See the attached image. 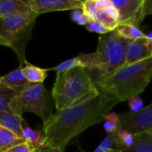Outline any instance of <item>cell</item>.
Returning <instances> with one entry per match:
<instances>
[{
  "label": "cell",
  "instance_id": "1",
  "mask_svg": "<svg viewBox=\"0 0 152 152\" xmlns=\"http://www.w3.org/2000/svg\"><path fill=\"white\" fill-rule=\"evenodd\" d=\"M119 102L103 93L88 98L54 114L44 121V147L65 150L69 142L89 126L104 120L105 116ZM43 147V148H44Z\"/></svg>",
  "mask_w": 152,
  "mask_h": 152
},
{
  "label": "cell",
  "instance_id": "2",
  "mask_svg": "<svg viewBox=\"0 0 152 152\" xmlns=\"http://www.w3.org/2000/svg\"><path fill=\"white\" fill-rule=\"evenodd\" d=\"M152 79V57L125 65L112 75L94 80L97 89L119 102L138 96L147 88Z\"/></svg>",
  "mask_w": 152,
  "mask_h": 152
},
{
  "label": "cell",
  "instance_id": "3",
  "mask_svg": "<svg viewBox=\"0 0 152 152\" xmlns=\"http://www.w3.org/2000/svg\"><path fill=\"white\" fill-rule=\"evenodd\" d=\"M99 94L90 70L83 67L57 73L52 90L57 110L69 108Z\"/></svg>",
  "mask_w": 152,
  "mask_h": 152
},
{
  "label": "cell",
  "instance_id": "4",
  "mask_svg": "<svg viewBox=\"0 0 152 152\" xmlns=\"http://www.w3.org/2000/svg\"><path fill=\"white\" fill-rule=\"evenodd\" d=\"M127 40L119 37L116 31L101 35L94 55V70L97 78L107 77L125 66V48Z\"/></svg>",
  "mask_w": 152,
  "mask_h": 152
},
{
  "label": "cell",
  "instance_id": "5",
  "mask_svg": "<svg viewBox=\"0 0 152 152\" xmlns=\"http://www.w3.org/2000/svg\"><path fill=\"white\" fill-rule=\"evenodd\" d=\"M38 14L31 12L29 13H15L0 18V35L5 38L10 47L15 52L22 67L27 61L25 59V48L30 39L32 28Z\"/></svg>",
  "mask_w": 152,
  "mask_h": 152
},
{
  "label": "cell",
  "instance_id": "6",
  "mask_svg": "<svg viewBox=\"0 0 152 152\" xmlns=\"http://www.w3.org/2000/svg\"><path fill=\"white\" fill-rule=\"evenodd\" d=\"M47 91L44 84L28 83L27 86L15 94L9 104L10 111L22 117L25 112L39 116L44 121L48 118Z\"/></svg>",
  "mask_w": 152,
  "mask_h": 152
},
{
  "label": "cell",
  "instance_id": "7",
  "mask_svg": "<svg viewBox=\"0 0 152 152\" xmlns=\"http://www.w3.org/2000/svg\"><path fill=\"white\" fill-rule=\"evenodd\" d=\"M121 129L135 134H152V103L136 113L131 111L118 114Z\"/></svg>",
  "mask_w": 152,
  "mask_h": 152
},
{
  "label": "cell",
  "instance_id": "8",
  "mask_svg": "<svg viewBox=\"0 0 152 152\" xmlns=\"http://www.w3.org/2000/svg\"><path fill=\"white\" fill-rule=\"evenodd\" d=\"M113 7L118 11L119 24H132L139 27L145 18V0H110Z\"/></svg>",
  "mask_w": 152,
  "mask_h": 152
},
{
  "label": "cell",
  "instance_id": "9",
  "mask_svg": "<svg viewBox=\"0 0 152 152\" xmlns=\"http://www.w3.org/2000/svg\"><path fill=\"white\" fill-rule=\"evenodd\" d=\"M26 2L31 11L38 15L55 11L82 10L83 7V1L80 0H27Z\"/></svg>",
  "mask_w": 152,
  "mask_h": 152
},
{
  "label": "cell",
  "instance_id": "10",
  "mask_svg": "<svg viewBox=\"0 0 152 152\" xmlns=\"http://www.w3.org/2000/svg\"><path fill=\"white\" fill-rule=\"evenodd\" d=\"M93 20L102 24L110 32L114 31L119 25L118 11L110 0H96V11Z\"/></svg>",
  "mask_w": 152,
  "mask_h": 152
},
{
  "label": "cell",
  "instance_id": "11",
  "mask_svg": "<svg viewBox=\"0 0 152 152\" xmlns=\"http://www.w3.org/2000/svg\"><path fill=\"white\" fill-rule=\"evenodd\" d=\"M152 53L149 47V41L145 38L127 41L125 48V65H131L149 58Z\"/></svg>",
  "mask_w": 152,
  "mask_h": 152
},
{
  "label": "cell",
  "instance_id": "12",
  "mask_svg": "<svg viewBox=\"0 0 152 152\" xmlns=\"http://www.w3.org/2000/svg\"><path fill=\"white\" fill-rule=\"evenodd\" d=\"M28 83V82L24 77L22 67H19L18 69L0 77L1 85L15 91L16 93L20 92Z\"/></svg>",
  "mask_w": 152,
  "mask_h": 152
},
{
  "label": "cell",
  "instance_id": "13",
  "mask_svg": "<svg viewBox=\"0 0 152 152\" xmlns=\"http://www.w3.org/2000/svg\"><path fill=\"white\" fill-rule=\"evenodd\" d=\"M31 9L26 1L0 0V18L15 13H29Z\"/></svg>",
  "mask_w": 152,
  "mask_h": 152
},
{
  "label": "cell",
  "instance_id": "14",
  "mask_svg": "<svg viewBox=\"0 0 152 152\" xmlns=\"http://www.w3.org/2000/svg\"><path fill=\"white\" fill-rule=\"evenodd\" d=\"M23 121L24 119L22 117L11 111L0 112V126L10 130L20 138H22L21 126Z\"/></svg>",
  "mask_w": 152,
  "mask_h": 152
},
{
  "label": "cell",
  "instance_id": "15",
  "mask_svg": "<svg viewBox=\"0 0 152 152\" xmlns=\"http://www.w3.org/2000/svg\"><path fill=\"white\" fill-rule=\"evenodd\" d=\"M24 64L25 66L22 67V71L27 81L33 84H43L47 77V74L49 71L48 69L38 68L32 65L31 63H28V61H26Z\"/></svg>",
  "mask_w": 152,
  "mask_h": 152
},
{
  "label": "cell",
  "instance_id": "16",
  "mask_svg": "<svg viewBox=\"0 0 152 152\" xmlns=\"http://www.w3.org/2000/svg\"><path fill=\"white\" fill-rule=\"evenodd\" d=\"M21 132H22V139L28 142L32 148L35 150H39L44 147V137L43 134L39 131L33 130L27 122L24 120L21 126Z\"/></svg>",
  "mask_w": 152,
  "mask_h": 152
},
{
  "label": "cell",
  "instance_id": "17",
  "mask_svg": "<svg viewBox=\"0 0 152 152\" xmlns=\"http://www.w3.org/2000/svg\"><path fill=\"white\" fill-rule=\"evenodd\" d=\"M117 152H152V134H135L134 143L131 148Z\"/></svg>",
  "mask_w": 152,
  "mask_h": 152
},
{
  "label": "cell",
  "instance_id": "18",
  "mask_svg": "<svg viewBox=\"0 0 152 152\" xmlns=\"http://www.w3.org/2000/svg\"><path fill=\"white\" fill-rule=\"evenodd\" d=\"M115 31L119 37L127 41L145 38V34L140 29V28L132 24H119Z\"/></svg>",
  "mask_w": 152,
  "mask_h": 152
},
{
  "label": "cell",
  "instance_id": "19",
  "mask_svg": "<svg viewBox=\"0 0 152 152\" xmlns=\"http://www.w3.org/2000/svg\"><path fill=\"white\" fill-rule=\"evenodd\" d=\"M25 141L8 129L0 126V152L5 151Z\"/></svg>",
  "mask_w": 152,
  "mask_h": 152
},
{
  "label": "cell",
  "instance_id": "20",
  "mask_svg": "<svg viewBox=\"0 0 152 152\" xmlns=\"http://www.w3.org/2000/svg\"><path fill=\"white\" fill-rule=\"evenodd\" d=\"M123 147L117 136V133L113 134H108L102 142L96 147L93 152H112L114 151H122ZM81 152H85L80 150Z\"/></svg>",
  "mask_w": 152,
  "mask_h": 152
},
{
  "label": "cell",
  "instance_id": "21",
  "mask_svg": "<svg viewBox=\"0 0 152 152\" xmlns=\"http://www.w3.org/2000/svg\"><path fill=\"white\" fill-rule=\"evenodd\" d=\"M103 127L107 134H116L118 130L121 129V124L118 114L116 112H109L104 118Z\"/></svg>",
  "mask_w": 152,
  "mask_h": 152
},
{
  "label": "cell",
  "instance_id": "22",
  "mask_svg": "<svg viewBox=\"0 0 152 152\" xmlns=\"http://www.w3.org/2000/svg\"><path fill=\"white\" fill-rule=\"evenodd\" d=\"M17 93L0 84V112L10 111L9 104Z\"/></svg>",
  "mask_w": 152,
  "mask_h": 152
},
{
  "label": "cell",
  "instance_id": "23",
  "mask_svg": "<svg viewBox=\"0 0 152 152\" xmlns=\"http://www.w3.org/2000/svg\"><path fill=\"white\" fill-rule=\"evenodd\" d=\"M77 67H82V62L79 59V57H75V58H72V59H69V60H67L60 64H58L57 66L52 68V69H48V70H53V71H56V73H59V72H65V71H68L69 69H72L74 68H77Z\"/></svg>",
  "mask_w": 152,
  "mask_h": 152
},
{
  "label": "cell",
  "instance_id": "24",
  "mask_svg": "<svg viewBox=\"0 0 152 152\" xmlns=\"http://www.w3.org/2000/svg\"><path fill=\"white\" fill-rule=\"evenodd\" d=\"M117 136L123 147V150L131 148L134 143V135L126 130L124 129L118 130L117 132Z\"/></svg>",
  "mask_w": 152,
  "mask_h": 152
},
{
  "label": "cell",
  "instance_id": "25",
  "mask_svg": "<svg viewBox=\"0 0 152 152\" xmlns=\"http://www.w3.org/2000/svg\"><path fill=\"white\" fill-rule=\"evenodd\" d=\"M70 18L74 22L77 23L78 25H85L86 26L90 21L89 18L85 14V12L81 9L73 10Z\"/></svg>",
  "mask_w": 152,
  "mask_h": 152
},
{
  "label": "cell",
  "instance_id": "26",
  "mask_svg": "<svg viewBox=\"0 0 152 152\" xmlns=\"http://www.w3.org/2000/svg\"><path fill=\"white\" fill-rule=\"evenodd\" d=\"M128 105L130 108V111L133 113L139 112L144 108L143 101L142 99L138 95V96H134L128 100Z\"/></svg>",
  "mask_w": 152,
  "mask_h": 152
},
{
  "label": "cell",
  "instance_id": "27",
  "mask_svg": "<svg viewBox=\"0 0 152 152\" xmlns=\"http://www.w3.org/2000/svg\"><path fill=\"white\" fill-rule=\"evenodd\" d=\"M86 28L88 31L94 32V33H98V34H100V35H104V34H107V33L110 32V31H109L105 27H103L102 24H100V23L97 22V21H94V20H90V21L86 25Z\"/></svg>",
  "mask_w": 152,
  "mask_h": 152
},
{
  "label": "cell",
  "instance_id": "28",
  "mask_svg": "<svg viewBox=\"0 0 152 152\" xmlns=\"http://www.w3.org/2000/svg\"><path fill=\"white\" fill-rule=\"evenodd\" d=\"M37 150H35L34 148H32L28 142H23L20 144H18L5 151L3 152H36Z\"/></svg>",
  "mask_w": 152,
  "mask_h": 152
},
{
  "label": "cell",
  "instance_id": "29",
  "mask_svg": "<svg viewBox=\"0 0 152 152\" xmlns=\"http://www.w3.org/2000/svg\"><path fill=\"white\" fill-rule=\"evenodd\" d=\"M143 11L145 17L148 15H152V0H145Z\"/></svg>",
  "mask_w": 152,
  "mask_h": 152
},
{
  "label": "cell",
  "instance_id": "30",
  "mask_svg": "<svg viewBox=\"0 0 152 152\" xmlns=\"http://www.w3.org/2000/svg\"><path fill=\"white\" fill-rule=\"evenodd\" d=\"M36 152H65V150L54 147H44L39 150H37Z\"/></svg>",
  "mask_w": 152,
  "mask_h": 152
},
{
  "label": "cell",
  "instance_id": "31",
  "mask_svg": "<svg viewBox=\"0 0 152 152\" xmlns=\"http://www.w3.org/2000/svg\"><path fill=\"white\" fill-rule=\"evenodd\" d=\"M0 45H4V46H8V47H10L9 42H8L5 38H4L1 35H0Z\"/></svg>",
  "mask_w": 152,
  "mask_h": 152
},
{
  "label": "cell",
  "instance_id": "32",
  "mask_svg": "<svg viewBox=\"0 0 152 152\" xmlns=\"http://www.w3.org/2000/svg\"><path fill=\"white\" fill-rule=\"evenodd\" d=\"M145 37H146V39H147L149 42H151L152 41V30L151 31H150V32H148L147 34H145Z\"/></svg>",
  "mask_w": 152,
  "mask_h": 152
},
{
  "label": "cell",
  "instance_id": "33",
  "mask_svg": "<svg viewBox=\"0 0 152 152\" xmlns=\"http://www.w3.org/2000/svg\"><path fill=\"white\" fill-rule=\"evenodd\" d=\"M149 47H150V50H151V52L152 53V41L151 42H149Z\"/></svg>",
  "mask_w": 152,
  "mask_h": 152
},
{
  "label": "cell",
  "instance_id": "34",
  "mask_svg": "<svg viewBox=\"0 0 152 152\" xmlns=\"http://www.w3.org/2000/svg\"><path fill=\"white\" fill-rule=\"evenodd\" d=\"M112 152H117V151H112Z\"/></svg>",
  "mask_w": 152,
  "mask_h": 152
}]
</instances>
